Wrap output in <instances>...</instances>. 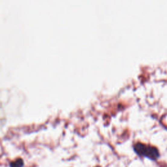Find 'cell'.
Wrapping results in <instances>:
<instances>
[{"instance_id":"obj_2","label":"cell","mask_w":167,"mask_h":167,"mask_svg":"<svg viewBox=\"0 0 167 167\" xmlns=\"http://www.w3.org/2000/svg\"><path fill=\"white\" fill-rule=\"evenodd\" d=\"M24 161L21 158L17 159L15 161L11 162L10 164V167H23Z\"/></svg>"},{"instance_id":"obj_3","label":"cell","mask_w":167,"mask_h":167,"mask_svg":"<svg viewBox=\"0 0 167 167\" xmlns=\"http://www.w3.org/2000/svg\"><path fill=\"white\" fill-rule=\"evenodd\" d=\"M96 167H100V166H96Z\"/></svg>"},{"instance_id":"obj_1","label":"cell","mask_w":167,"mask_h":167,"mask_svg":"<svg viewBox=\"0 0 167 167\" xmlns=\"http://www.w3.org/2000/svg\"><path fill=\"white\" fill-rule=\"evenodd\" d=\"M134 151L141 157H147L152 161H156L159 157L160 154L157 148L153 146L137 142L133 146Z\"/></svg>"}]
</instances>
